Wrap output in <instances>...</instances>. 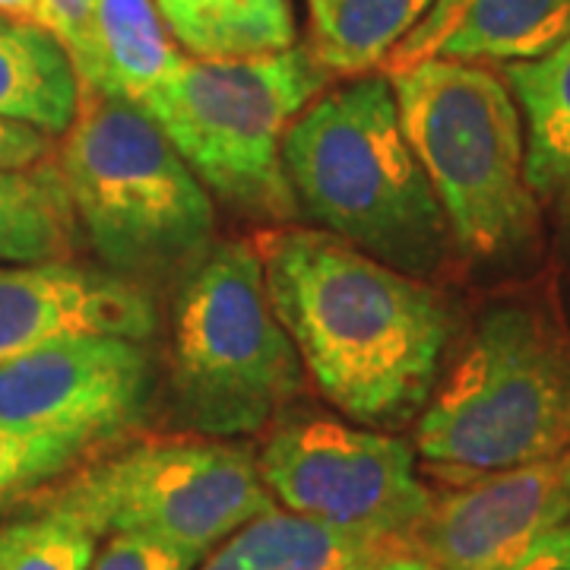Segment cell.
I'll list each match as a JSON object with an SVG mask.
<instances>
[{"instance_id": "13", "label": "cell", "mask_w": 570, "mask_h": 570, "mask_svg": "<svg viewBox=\"0 0 570 570\" xmlns=\"http://www.w3.org/2000/svg\"><path fill=\"white\" fill-rule=\"evenodd\" d=\"M570 36V0H431L387 55V73L412 63L532 61Z\"/></svg>"}, {"instance_id": "14", "label": "cell", "mask_w": 570, "mask_h": 570, "mask_svg": "<svg viewBox=\"0 0 570 570\" xmlns=\"http://www.w3.org/2000/svg\"><path fill=\"white\" fill-rule=\"evenodd\" d=\"M384 554L393 551L302 513L273 508L219 542L200 570H346Z\"/></svg>"}, {"instance_id": "5", "label": "cell", "mask_w": 570, "mask_h": 570, "mask_svg": "<svg viewBox=\"0 0 570 570\" xmlns=\"http://www.w3.org/2000/svg\"><path fill=\"white\" fill-rule=\"evenodd\" d=\"M330 82L307 48L247 58H178L140 108L213 197L254 219L288 223L298 200L283 165L292 121Z\"/></svg>"}, {"instance_id": "29", "label": "cell", "mask_w": 570, "mask_h": 570, "mask_svg": "<svg viewBox=\"0 0 570 570\" xmlns=\"http://www.w3.org/2000/svg\"><path fill=\"white\" fill-rule=\"evenodd\" d=\"M558 209H561V235H564V242L570 245V181L558 194Z\"/></svg>"}, {"instance_id": "16", "label": "cell", "mask_w": 570, "mask_h": 570, "mask_svg": "<svg viewBox=\"0 0 570 570\" xmlns=\"http://www.w3.org/2000/svg\"><path fill=\"white\" fill-rule=\"evenodd\" d=\"M80 105V77L51 32L7 22L0 29V118L63 134Z\"/></svg>"}, {"instance_id": "25", "label": "cell", "mask_w": 570, "mask_h": 570, "mask_svg": "<svg viewBox=\"0 0 570 570\" xmlns=\"http://www.w3.org/2000/svg\"><path fill=\"white\" fill-rule=\"evenodd\" d=\"M51 149L48 134L20 121L0 118V168H32Z\"/></svg>"}, {"instance_id": "21", "label": "cell", "mask_w": 570, "mask_h": 570, "mask_svg": "<svg viewBox=\"0 0 570 570\" xmlns=\"http://www.w3.org/2000/svg\"><path fill=\"white\" fill-rule=\"evenodd\" d=\"M96 535L70 513L41 504L0 523V570H89Z\"/></svg>"}, {"instance_id": "11", "label": "cell", "mask_w": 570, "mask_h": 570, "mask_svg": "<svg viewBox=\"0 0 570 570\" xmlns=\"http://www.w3.org/2000/svg\"><path fill=\"white\" fill-rule=\"evenodd\" d=\"M568 520L570 485L558 456L431 494L400 551L438 570H510L539 535Z\"/></svg>"}, {"instance_id": "30", "label": "cell", "mask_w": 570, "mask_h": 570, "mask_svg": "<svg viewBox=\"0 0 570 570\" xmlns=\"http://www.w3.org/2000/svg\"><path fill=\"white\" fill-rule=\"evenodd\" d=\"M377 561H381V558H371V561H358V564H352V568H346V570H377Z\"/></svg>"}, {"instance_id": "18", "label": "cell", "mask_w": 570, "mask_h": 570, "mask_svg": "<svg viewBox=\"0 0 570 570\" xmlns=\"http://www.w3.org/2000/svg\"><path fill=\"white\" fill-rule=\"evenodd\" d=\"M307 51L330 77H365L387 61L431 0H305Z\"/></svg>"}, {"instance_id": "31", "label": "cell", "mask_w": 570, "mask_h": 570, "mask_svg": "<svg viewBox=\"0 0 570 570\" xmlns=\"http://www.w3.org/2000/svg\"><path fill=\"white\" fill-rule=\"evenodd\" d=\"M561 469H564V479H568V485H570V450L561 456Z\"/></svg>"}, {"instance_id": "6", "label": "cell", "mask_w": 570, "mask_h": 570, "mask_svg": "<svg viewBox=\"0 0 570 570\" xmlns=\"http://www.w3.org/2000/svg\"><path fill=\"white\" fill-rule=\"evenodd\" d=\"M55 168L89 245L115 273L190 264L213 242L209 190L137 102L80 86Z\"/></svg>"}, {"instance_id": "24", "label": "cell", "mask_w": 570, "mask_h": 570, "mask_svg": "<svg viewBox=\"0 0 570 570\" xmlns=\"http://www.w3.org/2000/svg\"><path fill=\"white\" fill-rule=\"evenodd\" d=\"M200 554L142 532H111L89 570H194Z\"/></svg>"}, {"instance_id": "15", "label": "cell", "mask_w": 570, "mask_h": 570, "mask_svg": "<svg viewBox=\"0 0 570 570\" xmlns=\"http://www.w3.org/2000/svg\"><path fill=\"white\" fill-rule=\"evenodd\" d=\"M501 80L527 127V184L551 200L570 181V36L542 58L504 63Z\"/></svg>"}, {"instance_id": "28", "label": "cell", "mask_w": 570, "mask_h": 570, "mask_svg": "<svg viewBox=\"0 0 570 570\" xmlns=\"http://www.w3.org/2000/svg\"><path fill=\"white\" fill-rule=\"evenodd\" d=\"M377 570H438L431 568L428 561L415 558V554H406V551H393V554H384L377 561Z\"/></svg>"}, {"instance_id": "1", "label": "cell", "mask_w": 570, "mask_h": 570, "mask_svg": "<svg viewBox=\"0 0 570 570\" xmlns=\"http://www.w3.org/2000/svg\"><path fill=\"white\" fill-rule=\"evenodd\" d=\"M269 305L302 367L348 419L400 428L425 409L448 352V302L330 232L269 228L257 238Z\"/></svg>"}, {"instance_id": "20", "label": "cell", "mask_w": 570, "mask_h": 570, "mask_svg": "<svg viewBox=\"0 0 570 570\" xmlns=\"http://www.w3.org/2000/svg\"><path fill=\"white\" fill-rule=\"evenodd\" d=\"M77 216L58 168H0V264H51L73 254Z\"/></svg>"}, {"instance_id": "32", "label": "cell", "mask_w": 570, "mask_h": 570, "mask_svg": "<svg viewBox=\"0 0 570 570\" xmlns=\"http://www.w3.org/2000/svg\"><path fill=\"white\" fill-rule=\"evenodd\" d=\"M3 26H7V20H3V17H0V29H3Z\"/></svg>"}, {"instance_id": "12", "label": "cell", "mask_w": 570, "mask_h": 570, "mask_svg": "<svg viewBox=\"0 0 570 570\" xmlns=\"http://www.w3.org/2000/svg\"><path fill=\"white\" fill-rule=\"evenodd\" d=\"M153 330V298L124 273L67 261L0 266V365L63 340H146Z\"/></svg>"}, {"instance_id": "7", "label": "cell", "mask_w": 570, "mask_h": 570, "mask_svg": "<svg viewBox=\"0 0 570 570\" xmlns=\"http://www.w3.org/2000/svg\"><path fill=\"white\" fill-rule=\"evenodd\" d=\"M302 390V358L269 305L254 245L206 247L171 307V396L204 438L264 431Z\"/></svg>"}, {"instance_id": "8", "label": "cell", "mask_w": 570, "mask_h": 570, "mask_svg": "<svg viewBox=\"0 0 570 570\" xmlns=\"http://www.w3.org/2000/svg\"><path fill=\"white\" fill-rule=\"evenodd\" d=\"M45 504L70 513L96 539L142 532L200 558L276 508L257 456L204 434L137 441L70 475Z\"/></svg>"}, {"instance_id": "9", "label": "cell", "mask_w": 570, "mask_h": 570, "mask_svg": "<svg viewBox=\"0 0 570 570\" xmlns=\"http://www.w3.org/2000/svg\"><path fill=\"white\" fill-rule=\"evenodd\" d=\"M257 472L273 501L324 527L400 551L431 504L406 441L340 419L305 415L269 431Z\"/></svg>"}, {"instance_id": "22", "label": "cell", "mask_w": 570, "mask_h": 570, "mask_svg": "<svg viewBox=\"0 0 570 570\" xmlns=\"http://www.w3.org/2000/svg\"><path fill=\"white\" fill-rule=\"evenodd\" d=\"M86 453L89 448L70 438L0 428V513L61 479Z\"/></svg>"}, {"instance_id": "17", "label": "cell", "mask_w": 570, "mask_h": 570, "mask_svg": "<svg viewBox=\"0 0 570 570\" xmlns=\"http://www.w3.org/2000/svg\"><path fill=\"white\" fill-rule=\"evenodd\" d=\"M156 10L194 58H247L295 45L292 0H156Z\"/></svg>"}, {"instance_id": "3", "label": "cell", "mask_w": 570, "mask_h": 570, "mask_svg": "<svg viewBox=\"0 0 570 570\" xmlns=\"http://www.w3.org/2000/svg\"><path fill=\"white\" fill-rule=\"evenodd\" d=\"M568 450L570 330L546 302H494L419 412L415 453L453 489Z\"/></svg>"}, {"instance_id": "10", "label": "cell", "mask_w": 570, "mask_h": 570, "mask_svg": "<svg viewBox=\"0 0 570 570\" xmlns=\"http://www.w3.org/2000/svg\"><path fill=\"white\" fill-rule=\"evenodd\" d=\"M153 362L140 340L80 336L0 365V428L99 448L140 422Z\"/></svg>"}, {"instance_id": "2", "label": "cell", "mask_w": 570, "mask_h": 570, "mask_svg": "<svg viewBox=\"0 0 570 570\" xmlns=\"http://www.w3.org/2000/svg\"><path fill=\"white\" fill-rule=\"evenodd\" d=\"M283 165L324 232L400 273L431 279L453 250L448 216L409 146L384 73L348 77L292 121Z\"/></svg>"}, {"instance_id": "26", "label": "cell", "mask_w": 570, "mask_h": 570, "mask_svg": "<svg viewBox=\"0 0 570 570\" xmlns=\"http://www.w3.org/2000/svg\"><path fill=\"white\" fill-rule=\"evenodd\" d=\"M510 570H570V520L539 535Z\"/></svg>"}, {"instance_id": "27", "label": "cell", "mask_w": 570, "mask_h": 570, "mask_svg": "<svg viewBox=\"0 0 570 570\" xmlns=\"http://www.w3.org/2000/svg\"><path fill=\"white\" fill-rule=\"evenodd\" d=\"M0 17L7 22L45 29V0H0Z\"/></svg>"}, {"instance_id": "19", "label": "cell", "mask_w": 570, "mask_h": 570, "mask_svg": "<svg viewBox=\"0 0 570 570\" xmlns=\"http://www.w3.org/2000/svg\"><path fill=\"white\" fill-rule=\"evenodd\" d=\"M96 86L108 96L140 102L181 58L156 10V0H96Z\"/></svg>"}, {"instance_id": "4", "label": "cell", "mask_w": 570, "mask_h": 570, "mask_svg": "<svg viewBox=\"0 0 570 570\" xmlns=\"http://www.w3.org/2000/svg\"><path fill=\"white\" fill-rule=\"evenodd\" d=\"M384 77L460 254L472 261L530 254L542 213L527 184L523 121L508 82L482 63L444 58Z\"/></svg>"}, {"instance_id": "23", "label": "cell", "mask_w": 570, "mask_h": 570, "mask_svg": "<svg viewBox=\"0 0 570 570\" xmlns=\"http://www.w3.org/2000/svg\"><path fill=\"white\" fill-rule=\"evenodd\" d=\"M45 29L61 41L80 86H96V0H45Z\"/></svg>"}]
</instances>
